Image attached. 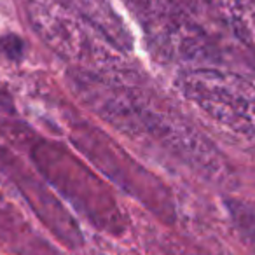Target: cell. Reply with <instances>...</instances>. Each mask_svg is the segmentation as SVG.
Returning a JSON list of instances; mask_svg holds the SVG:
<instances>
[{"label": "cell", "instance_id": "1", "mask_svg": "<svg viewBox=\"0 0 255 255\" xmlns=\"http://www.w3.org/2000/svg\"><path fill=\"white\" fill-rule=\"evenodd\" d=\"M70 89L91 112L123 135L157 147L210 182L227 185L233 178L224 154L203 133L140 89L114 75L79 68L70 74Z\"/></svg>", "mask_w": 255, "mask_h": 255}, {"label": "cell", "instance_id": "2", "mask_svg": "<svg viewBox=\"0 0 255 255\" xmlns=\"http://www.w3.org/2000/svg\"><path fill=\"white\" fill-rule=\"evenodd\" d=\"M26 12L39 39L79 70L112 75L126 65V53L63 0H28Z\"/></svg>", "mask_w": 255, "mask_h": 255}, {"label": "cell", "instance_id": "3", "mask_svg": "<svg viewBox=\"0 0 255 255\" xmlns=\"http://www.w3.org/2000/svg\"><path fill=\"white\" fill-rule=\"evenodd\" d=\"M154 56L187 67H217L220 53L201 25L175 0H126Z\"/></svg>", "mask_w": 255, "mask_h": 255}, {"label": "cell", "instance_id": "4", "mask_svg": "<svg viewBox=\"0 0 255 255\" xmlns=\"http://www.w3.org/2000/svg\"><path fill=\"white\" fill-rule=\"evenodd\" d=\"M175 88L231 133L255 138V84L243 75L219 67H185Z\"/></svg>", "mask_w": 255, "mask_h": 255}, {"label": "cell", "instance_id": "5", "mask_svg": "<svg viewBox=\"0 0 255 255\" xmlns=\"http://www.w3.org/2000/svg\"><path fill=\"white\" fill-rule=\"evenodd\" d=\"M236 40L255 56V0H205Z\"/></svg>", "mask_w": 255, "mask_h": 255}, {"label": "cell", "instance_id": "6", "mask_svg": "<svg viewBox=\"0 0 255 255\" xmlns=\"http://www.w3.org/2000/svg\"><path fill=\"white\" fill-rule=\"evenodd\" d=\"M0 220H2L4 227H9V231L14 229V227L23 231L26 227L25 219L18 212V206L11 201L7 189H5V185L2 182H0Z\"/></svg>", "mask_w": 255, "mask_h": 255}, {"label": "cell", "instance_id": "7", "mask_svg": "<svg viewBox=\"0 0 255 255\" xmlns=\"http://www.w3.org/2000/svg\"><path fill=\"white\" fill-rule=\"evenodd\" d=\"M173 255H203V254H198L196 250H189V248L182 247V245H177L173 248Z\"/></svg>", "mask_w": 255, "mask_h": 255}]
</instances>
